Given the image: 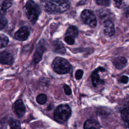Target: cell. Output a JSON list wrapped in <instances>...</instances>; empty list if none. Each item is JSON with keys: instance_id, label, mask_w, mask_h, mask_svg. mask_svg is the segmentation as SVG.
I'll return each mask as SVG.
<instances>
[{"instance_id": "1", "label": "cell", "mask_w": 129, "mask_h": 129, "mask_svg": "<svg viewBox=\"0 0 129 129\" xmlns=\"http://www.w3.org/2000/svg\"><path fill=\"white\" fill-rule=\"evenodd\" d=\"M41 4L43 9L50 14H58L67 11L70 7V3L66 0L43 1Z\"/></svg>"}, {"instance_id": "2", "label": "cell", "mask_w": 129, "mask_h": 129, "mask_svg": "<svg viewBox=\"0 0 129 129\" xmlns=\"http://www.w3.org/2000/svg\"><path fill=\"white\" fill-rule=\"evenodd\" d=\"M24 9L29 21L32 24H35L41 12L39 6L34 1H28L26 3Z\"/></svg>"}, {"instance_id": "3", "label": "cell", "mask_w": 129, "mask_h": 129, "mask_svg": "<svg viewBox=\"0 0 129 129\" xmlns=\"http://www.w3.org/2000/svg\"><path fill=\"white\" fill-rule=\"evenodd\" d=\"M71 115V109L67 104H60L57 107L54 112V118L58 122H66Z\"/></svg>"}, {"instance_id": "4", "label": "cell", "mask_w": 129, "mask_h": 129, "mask_svg": "<svg viewBox=\"0 0 129 129\" xmlns=\"http://www.w3.org/2000/svg\"><path fill=\"white\" fill-rule=\"evenodd\" d=\"M52 67L54 71L59 74H68L72 68V66L67 60L60 57H56L53 60Z\"/></svg>"}, {"instance_id": "5", "label": "cell", "mask_w": 129, "mask_h": 129, "mask_svg": "<svg viewBox=\"0 0 129 129\" xmlns=\"http://www.w3.org/2000/svg\"><path fill=\"white\" fill-rule=\"evenodd\" d=\"M81 17L84 23L92 28H95L97 25V19L94 12L90 10H84L81 14Z\"/></svg>"}, {"instance_id": "6", "label": "cell", "mask_w": 129, "mask_h": 129, "mask_svg": "<svg viewBox=\"0 0 129 129\" xmlns=\"http://www.w3.org/2000/svg\"><path fill=\"white\" fill-rule=\"evenodd\" d=\"M13 109L14 112L19 117L23 116L26 112L25 105L23 101L20 99L15 101L13 105Z\"/></svg>"}, {"instance_id": "7", "label": "cell", "mask_w": 129, "mask_h": 129, "mask_svg": "<svg viewBox=\"0 0 129 129\" xmlns=\"http://www.w3.org/2000/svg\"><path fill=\"white\" fill-rule=\"evenodd\" d=\"M30 32L27 27L24 26L19 29L15 34V38L19 41H25L29 37Z\"/></svg>"}, {"instance_id": "8", "label": "cell", "mask_w": 129, "mask_h": 129, "mask_svg": "<svg viewBox=\"0 0 129 129\" xmlns=\"http://www.w3.org/2000/svg\"><path fill=\"white\" fill-rule=\"evenodd\" d=\"M105 71V69L102 67H98L96 69H95L91 74V80L93 86L94 87H97L99 84L101 83V81L100 78V76L99 75L98 73L99 72H104Z\"/></svg>"}, {"instance_id": "9", "label": "cell", "mask_w": 129, "mask_h": 129, "mask_svg": "<svg viewBox=\"0 0 129 129\" xmlns=\"http://www.w3.org/2000/svg\"><path fill=\"white\" fill-rule=\"evenodd\" d=\"M13 57L9 52L4 51L0 52V63L11 65L13 62Z\"/></svg>"}, {"instance_id": "10", "label": "cell", "mask_w": 129, "mask_h": 129, "mask_svg": "<svg viewBox=\"0 0 129 129\" xmlns=\"http://www.w3.org/2000/svg\"><path fill=\"white\" fill-rule=\"evenodd\" d=\"M103 31L104 34L108 36H112L115 32L113 22L109 20H106L103 23Z\"/></svg>"}, {"instance_id": "11", "label": "cell", "mask_w": 129, "mask_h": 129, "mask_svg": "<svg viewBox=\"0 0 129 129\" xmlns=\"http://www.w3.org/2000/svg\"><path fill=\"white\" fill-rule=\"evenodd\" d=\"M51 46L53 50L59 54H63L66 53V49L61 43V41L59 40H55L52 42Z\"/></svg>"}, {"instance_id": "12", "label": "cell", "mask_w": 129, "mask_h": 129, "mask_svg": "<svg viewBox=\"0 0 129 129\" xmlns=\"http://www.w3.org/2000/svg\"><path fill=\"white\" fill-rule=\"evenodd\" d=\"M112 63L116 69L120 70L126 66L127 60L124 57L118 56L113 59Z\"/></svg>"}, {"instance_id": "13", "label": "cell", "mask_w": 129, "mask_h": 129, "mask_svg": "<svg viewBox=\"0 0 129 129\" xmlns=\"http://www.w3.org/2000/svg\"><path fill=\"white\" fill-rule=\"evenodd\" d=\"M101 125L99 123L94 119H87L84 123V129H100Z\"/></svg>"}, {"instance_id": "14", "label": "cell", "mask_w": 129, "mask_h": 129, "mask_svg": "<svg viewBox=\"0 0 129 129\" xmlns=\"http://www.w3.org/2000/svg\"><path fill=\"white\" fill-rule=\"evenodd\" d=\"M12 5V2L11 1H0V14H5L7 10Z\"/></svg>"}, {"instance_id": "15", "label": "cell", "mask_w": 129, "mask_h": 129, "mask_svg": "<svg viewBox=\"0 0 129 129\" xmlns=\"http://www.w3.org/2000/svg\"><path fill=\"white\" fill-rule=\"evenodd\" d=\"M66 36H69L72 37L73 38H75L78 36V30L77 28L75 26H72L70 27L66 32Z\"/></svg>"}, {"instance_id": "16", "label": "cell", "mask_w": 129, "mask_h": 129, "mask_svg": "<svg viewBox=\"0 0 129 129\" xmlns=\"http://www.w3.org/2000/svg\"><path fill=\"white\" fill-rule=\"evenodd\" d=\"M8 123L11 129H21L20 122L13 118H10L8 121Z\"/></svg>"}, {"instance_id": "17", "label": "cell", "mask_w": 129, "mask_h": 129, "mask_svg": "<svg viewBox=\"0 0 129 129\" xmlns=\"http://www.w3.org/2000/svg\"><path fill=\"white\" fill-rule=\"evenodd\" d=\"M43 53L38 51V50H36L35 53L34 54V56L33 58V61L35 64L38 63L39 62L42 58V54Z\"/></svg>"}, {"instance_id": "18", "label": "cell", "mask_w": 129, "mask_h": 129, "mask_svg": "<svg viewBox=\"0 0 129 129\" xmlns=\"http://www.w3.org/2000/svg\"><path fill=\"white\" fill-rule=\"evenodd\" d=\"M121 117L124 121L129 119V106L123 108L120 112Z\"/></svg>"}, {"instance_id": "19", "label": "cell", "mask_w": 129, "mask_h": 129, "mask_svg": "<svg viewBox=\"0 0 129 129\" xmlns=\"http://www.w3.org/2000/svg\"><path fill=\"white\" fill-rule=\"evenodd\" d=\"M9 43V38L5 35H0V48L6 47Z\"/></svg>"}, {"instance_id": "20", "label": "cell", "mask_w": 129, "mask_h": 129, "mask_svg": "<svg viewBox=\"0 0 129 129\" xmlns=\"http://www.w3.org/2000/svg\"><path fill=\"white\" fill-rule=\"evenodd\" d=\"M36 101L39 104H43L47 101V96L44 94H40L37 96Z\"/></svg>"}, {"instance_id": "21", "label": "cell", "mask_w": 129, "mask_h": 129, "mask_svg": "<svg viewBox=\"0 0 129 129\" xmlns=\"http://www.w3.org/2000/svg\"><path fill=\"white\" fill-rule=\"evenodd\" d=\"M7 24V19L0 14V30L4 29Z\"/></svg>"}, {"instance_id": "22", "label": "cell", "mask_w": 129, "mask_h": 129, "mask_svg": "<svg viewBox=\"0 0 129 129\" xmlns=\"http://www.w3.org/2000/svg\"><path fill=\"white\" fill-rule=\"evenodd\" d=\"M96 3L97 5L102 6H108L110 4V1L108 0H97Z\"/></svg>"}, {"instance_id": "23", "label": "cell", "mask_w": 129, "mask_h": 129, "mask_svg": "<svg viewBox=\"0 0 129 129\" xmlns=\"http://www.w3.org/2000/svg\"><path fill=\"white\" fill-rule=\"evenodd\" d=\"M83 74H84V72L83 70L80 69L78 70L75 73V78L77 80H80L81 79H82Z\"/></svg>"}, {"instance_id": "24", "label": "cell", "mask_w": 129, "mask_h": 129, "mask_svg": "<svg viewBox=\"0 0 129 129\" xmlns=\"http://www.w3.org/2000/svg\"><path fill=\"white\" fill-rule=\"evenodd\" d=\"M64 40H65V42L69 45H72L75 42L74 38H73L72 37H71L69 36H66V37L64 38Z\"/></svg>"}, {"instance_id": "25", "label": "cell", "mask_w": 129, "mask_h": 129, "mask_svg": "<svg viewBox=\"0 0 129 129\" xmlns=\"http://www.w3.org/2000/svg\"><path fill=\"white\" fill-rule=\"evenodd\" d=\"M63 89H64V92L67 95H70L72 94V90H71L70 87L68 85H64L63 86Z\"/></svg>"}, {"instance_id": "26", "label": "cell", "mask_w": 129, "mask_h": 129, "mask_svg": "<svg viewBox=\"0 0 129 129\" xmlns=\"http://www.w3.org/2000/svg\"><path fill=\"white\" fill-rule=\"evenodd\" d=\"M98 14L99 18H103L107 16V13L106 12H105V11L100 10L98 12Z\"/></svg>"}, {"instance_id": "27", "label": "cell", "mask_w": 129, "mask_h": 129, "mask_svg": "<svg viewBox=\"0 0 129 129\" xmlns=\"http://www.w3.org/2000/svg\"><path fill=\"white\" fill-rule=\"evenodd\" d=\"M128 77L126 76H122L120 79V82L122 84H126L128 82Z\"/></svg>"}, {"instance_id": "28", "label": "cell", "mask_w": 129, "mask_h": 129, "mask_svg": "<svg viewBox=\"0 0 129 129\" xmlns=\"http://www.w3.org/2000/svg\"><path fill=\"white\" fill-rule=\"evenodd\" d=\"M115 6L117 8H120L122 5V1H114Z\"/></svg>"}, {"instance_id": "29", "label": "cell", "mask_w": 129, "mask_h": 129, "mask_svg": "<svg viewBox=\"0 0 129 129\" xmlns=\"http://www.w3.org/2000/svg\"><path fill=\"white\" fill-rule=\"evenodd\" d=\"M124 124L126 126V127L128 128H129V119L124 120Z\"/></svg>"}]
</instances>
